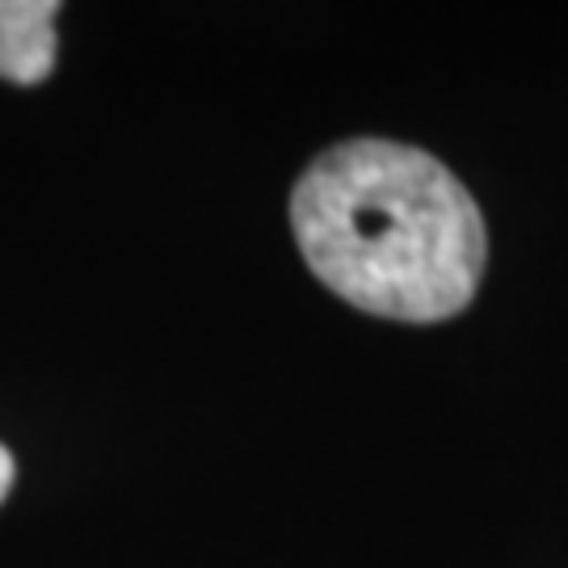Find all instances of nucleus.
Returning a JSON list of instances; mask_svg holds the SVG:
<instances>
[{
	"label": "nucleus",
	"instance_id": "nucleus-3",
	"mask_svg": "<svg viewBox=\"0 0 568 568\" xmlns=\"http://www.w3.org/2000/svg\"><path fill=\"white\" fill-rule=\"evenodd\" d=\"M13 476H18V467H13V455L0 447V501L9 497V488H13Z\"/></svg>",
	"mask_w": 568,
	"mask_h": 568
},
{
	"label": "nucleus",
	"instance_id": "nucleus-2",
	"mask_svg": "<svg viewBox=\"0 0 568 568\" xmlns=\"http://www.w3.org/2000/svg\"><path fill=\"white\" fill-rule=\"evenodd\" d=\"M55 0H0V77L39 84L55 68Z\"/></svg>",
	"mask_w": 568,
	"mask_h": 568
},
{
	"label": "nucleus",
	"instance_id": "nucleus-1",
	"mask_svg": "<svg viewBox=\"0 0 568 568\" xmlns=\"http://www.w3.org/2000/svg\"><path fill=\"white\" fill-rule=\"evenodd\" d=\"M291 227L312 274L387 321L434 325L464 312L485 270V220L422 148L349 140L307 164Z\"/></svg>",
	"mask_w": 568,
	"mask_h": 568
}]
</instances>
